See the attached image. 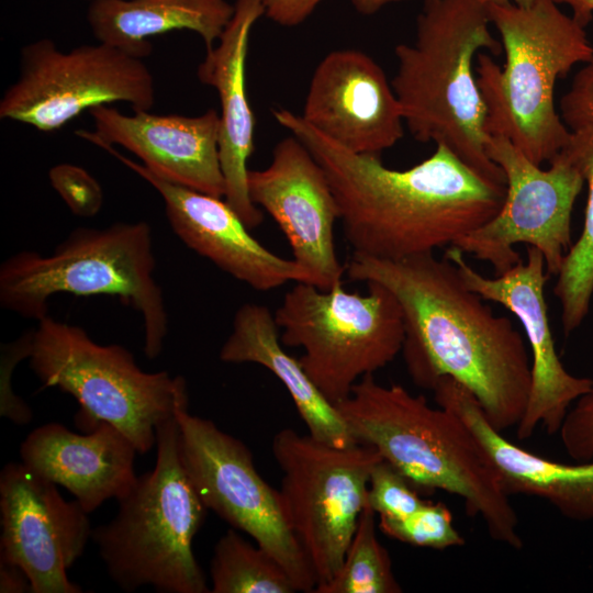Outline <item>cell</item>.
<instances>
[{
    "instance_id": "1",
    "label": "cell",
    "mask_w": 593,
    "mask_h": 593,
    "mask_svg": "<svg viewBox=\"0 0 593 593\" xmlns=\"http://www.w3.org/2000/svg\"><path fill=\"white\" fill-rule=\"evenodd\" d=\"M346 273L392 292L404 320L402 355L412 381L433 390L445 377L465 387L501 433L521 422L529 396L530 354L507 316L496 315L434 253L383 260L353 253Z\"/></svg>"
},
{
    "instance_id": "2",
    "label": "cell",
    "mask_w": 593,
    "mask_h": 593,
    "mask_svg": "<svg viewBox=\"0 0 593 593\" xmlns=\"http://www.w3.org/2000/svg\"><path fill=\"white\" fill-rule=\"evenodd\" d=\"M272 115L325 171L355 254L400 260L434 253L488 222L504 201L505 184L486 179L444 145L411 168L391 169L380 156L343 147L301 114L275 109Z\"/></svg>"
},
{
    "instance_id": "3",
    "label": "cell",
    "mask_w": 593,
    "mask_h": 593,
    "mask_svg": "<svg viewBox=\"0 0 593 593\" xmlns=\"http://www.w3.org/2000/svg\"><path fill=\"white\" fill-rule=\"evenodd\" d=\"M337 411L358 444L374 448L415 488L457 495L495 541L523 547L518 517L485 451L455 413L399 384L361 378Z\"/></svg>"
},
{
    "instance_id": "4",
    "label": "cell",
    "mask_w": 593,
    "mask_h": 593,
    "mask_svg": "<svg viewBox=\"0 0 593 593\" xmlns=\"http://www.w3.org/2000/svg\"><path fill=\"white\" fill-rule=\"evenodd\" d=\"M490 24L486 5L478 0H424L414 41L394 47L391 83L417 142L444 145L486 179L505 184L486 153L485 105L474 65L482 49L494 56L503 51Z\"/></svg>"
},
{
    "instance_id": "5",
    "label": "cell",
    "mask_w": 593,
    "mask_h": 593,
    "mask_svg": "<svg viewBox=\"0 0 593 593\" xmlns=\"http://www.w3.org/2000/svg\"><path fill=\"white\" fill-rule=\"evenodd\" d=\"M505 55L501 67L479 53L475 75L485 105L489 137H505L541 166L568 144L571 132L555 105V86L573 66L589 61L586 32L552 0L529 7L486 5Z\"/></svg>"
},
{
    "instance_id": "6",
    "label": "cell",
    "mask_w": 593,
    "mask_h": 593,
    "mask_svg": "<svg viewBox=\"0 0 593 593\" xmlns=\"http://www.w3.org/2000/svg\"><path fill=\"white\" fill-rule=\"evenodd\" d=\"M176 415L158 425L153 470L119 502L115 516L92 528L111 580L124 592L150 585L161 593H209L192 549L208 508L182 465Z\"/></svg>"
},
{
    "instance_id": "7",
    "label": "cell",
    "mask_w": 593,
    "mask_h": 593,
    "mask_svg": "<svg viewBox=\"0 0 593 593\" xmlns=\"http://www.w3.org/2000/svg\"><path fill=\"white\" fill-rule=\"evenodd\" d=\"M146 222H119L104 228L78 227L49 255L22 250L0 267V304L36 321L56 293L119 296L139 312L144 354L155 359L168 333V316Z\"/></svg>"
},
{
    "instance_id": "8",
    "label": "cell",
    "mask_w": 593,
    "mask_h": 593,
    "mask_svg": "<svg viewBox=\"0 0 593 593\" xmlns=\"http://www.w3.org/2000/svg\"><path fill=\"white\" fill-rule=\"evenodd\" d=\"M37 322L30 367L43 387L58 388L77 400L76 421L86 432L107 422L145 454L156 445L158 425L189 404L181 376L145 372L130 350L100 345L79 326L49 315Z\"/></svg>"
},
{
    "instance_id": "9",
    "label": "cell",
    "mask_w": 593,
    "mask_h": 593,
    "mask_svg": "<svg viewBox=\"0 0 593 593\" xmlns=\"http://www.w3.org/2000/svg\"><path fill=\"white\" fill-rule=\"evenodd\" d=\"M367 286L368 293L360 294L343 284L321 290L296 282L273 314L281 344L304 350L299 362L334 405L402 351L405 326L398 300L380 283Z\"/></svg>"
},
{
    "instance_id": "10",
    "label": "cell",
    "mask_w": 593,
    "mask_h": 593,
    "mask_svg": "<svg viewBox=\"0 0 593 593\" xmlns=\"http://www.w3.org/2000/svg\"><path fill=\"white\" fill-rule=\"evenodd\" d=\"M271 447L282 471L281 510L317 588L343 563L367 504L370 473L382 457L368 445L337 447L292 428L279 430Z\"/></svg>"
},
{
    "instance_id": "11",
    "label": "cell",
    "mask_w": 593,
    "mask_h": 593,
    "mask_svg": "<svg viewBox=\"0 0 593 593\" xmlns=\"http://www.w3.org/2000/svg\"><path fill=\"white\" fill-rule=\"evenodd\" d=\"M155 100L143 58L101 42L65 53L41 38L21 48L19 76L0 100V118L52 132L99 105L126 102L134 112L150 111Z\"/></svg>"
},
{
    "instance_id": "12",
    "label": "cell",
    "mask_w": 593,
    "mask_h": 593,
    "mask_svg": "<svg viewBox=\"0 0 593 593\" xmlns=\"http://www.w3.org/2000/svg\"><path fill=\"white\" fill-rule=\"evenodd\" d=\"M175 415L180 458L205 507L270 553L298 592H314L315 574L284 519L279 492L258 473L248 447L211 419L190 414L189 404Z\"/></svg>"
},
{
    "instance_id": "13",
    "label": "cell",
    "mask_w": 593,
    "mask_h": 593,
    "mask_svg": "<svg viewBox=\"0 0 593 593\" xmlns=\"http://www.w3.org/2000/svg\"><path fill=\"white\" fill-rule=\"evenodd\" d=\"M486 153L505 176L504 201L492 219L450 246L501 275L522 260L514 246L525 244L557 276L572 245V211L585 182L581 170L562 150L541 169L505 137H489Z\"/></svg>"
},
{
    "instance_id": "14",
    "label": "cell",
    "mask_w": 593,
    "mask_h": 593,
    "mask_svg": "<svg viewBox=\"0 0 593 593\" xmlns=\"http://www.w3.org/2000/svg\"><path fill=\"white\" fill-rule=\"evenodd\" d=\"M23 462L0 473V559L23 569L32 593H82L67 570L83 555L92 527L80 503Z\"/></svg>"
},
{
    "instance_id": "15",
    "label": "cell",
    "mask_w": 593,
    "mask_h": 593,
    "mask_svg": "<svg viewBox=\"0 0 593 593\" xmlns=\"http://www.w3.org/2000/svg\"><path fill=\"white\" fill-rule=\"evenodd\" d=\"M526 251L525 260L494 278L472 268L456 247L448 246L444 255L457 266L470 290L504 306L525 331L532 383L525 413L516 426L521 440L528 439L538 426L549 435L559 433L571 406L593 384L591 378L570 373L557 354L545 296L549 273L537 248L527 246Z\"/></svg>"
},
{
    "instance_id": "16",
    "label": "cell",
    "mask_w": 593,
    "mask_h": 593,
    "mask_svg": "<svg viewBox=\"0 0 593 593\" xmlns=\"http://www.w3.org/2000/svg\"><path fill=\"white\" fill-rule=\"evenodd\" d=\"M248 192L279 225L293 260L313 284L321 290L340 286L346 270L334 242L339 211L327 176L307 147L292 134L277 143L271 163L249 170Z\"/></svg>"
},
{
    "instance_id": "17",
    "label": "cell",
    "mask_w": 593,
    "mask_h": 593,
    "mask_svg": "<svg viewBox=\"0 0 593 593\" xmlns=\"http://www.w3.org/2000/svg\"><path fill=\"white\" fill-rule=\"evenodd\" d=\"M301 116L357 154L377 155L404 135L400 102L384 70L356 48L334 49L316 66Z\"/></svg>"
},
{
    "instance_id": "18",
    "label": "cell",
    "mask_w": 593,
    "mask_h": 593,
    "mask_svg": "<svg viewBox=\"0 0 593 593\" xmlns=\"http://www.w3.org/2000/svg\"><path fill=\"white\" fill-rule=\"evenodd\" d=\"M94 145L148 182L164 200L174 233L221 270L257 291L273 290L289 281L313 284L310 273L296 261L284 259L260 244L223 198L164 180L112 145L100 142Z\"/></svg>"
},
{
    "instance_id": "19",
    "label": "cell",
    "mask_w": 593,
    "mask_h": 593,
    "mask_svg": "<svg viewBox=\"0 0 593 593\" xmlns=\"http://www.w3.org/2000/svg\"><path fill=\"white\" fill-rule=\"evenodd\" d=\"M94 131L77 136L120 145L136 155L149 171L169 182L224 198L219 153L220 114L214 109L194 116L138 111L128 115L110 105L89 110Z\"/></svg>"
},
{
    "instance_id": "20",
    "label": "cell",
    "mask_w": 593,
    "mask_h": 593,
    "mask_svg": "<svg viewBox=\"0 0 593 593\" xmlns=\"http://www.w3.org/2000/svg\"><path fill=\"white\" fill-rule=\"evenodd\" d=\"M234 14L216 45L206 49L197 77L220 99L219 153L224 200L248 228L259 226L261 210L248 192L247 161L254 152L255 116L246 90V59L254 24L265 15L260 0H235Z\"/></svg>"
},
{
    "instance_id": "21",
    "label": "cell",
    "mask_w": 593,
    "mask_h": 593,
    "mask_svg": "<svg viewBox=\"0 0 593 593\" xmlns=\"http://www.w3.org/2000/svg\"><path fill=\"white\" fill-rule=\"evenodd\" d=\"M438 406L459 416L485 451L505 493L534 496L566 518L593 522V459L567 465L533 454L495 429L475 398L451 378L433 389Z\"/></svg>"
},
{
    "instance_id": "22",
    "label": "cell",
    "mask_w": 593,
    "mask_h": 593,
    "mask_svg": "<svg viewBox=\"0 0 593 593\" xmlns=\"http://www.w3.org/2000/svg\"><path fill=\"white\" fill-rule=\"evenodd\" d=\"M136 454L131 439L107 422L83 435L47 423L31 432L20 447L21 462L65 488L88 514L130 491L137 479Z\"/></svg>"
},
{
    "instance_id": "23",
    "label": "cell",
    "mask_w": 593,
    "mask_h": 593,
    "mask_svg": "<svg viewBox=\"0 0 593 593\" xmlns=\"http://www.w3.org/2000/svg\"><path fill=\"white\" fill-rule=\"evenodd\" d=\"M270 310L245 303L236 311L232 331L220 350L224 362L260 365L272 372L289 392L299 415L314 438L337 447L357 444L336 406L317 389L299 359L290 356Z\"/></svg>"
},
{
    "instance_id": "24",
    "label": "cell",
    "mask_w": 593,
    "mask_h": 593,
    "mask_svg": "<svg viewBox=\"0 0 593 593\" xmlns=\"http://www.w3.org/2000/svg\"><path fill=\"white\" fill-rule=\"evenodd\" d=\"M234 10L227 0H92L87 21L99 42L144 58L153 49L148 38L171 31H192L212 48Z\"/></svg>"
},
{
    "instance_id": "25",
    "label": "cell",
    "mask_w": 593,
    "mask_h": 593,
    "mask_svg": "<svg viewBox=\"0 0 593 593\" xmlns=\"http://www.w3.org/2000/svg\"><path fill=\"white\" fill-rule=\"evenodd\" d=\"M562 152L579 167L588 183L583 227L562 260L553 288L563 334L569 336L588 316L593 296V132H571Z\"/></svg>"
},
{
    "instance_id": "26",
    "label": "cell",
    "mask_w": 593,
    "mask_h": 593,
    "mask_svg": "<svg viewBox=\"0 0 593 593\" xmlns=\"http://www.w3.org/2000/svg\"><path fill=\"white\" fill-rule=\"evenodd\" d=\"M211 593L298 592L283 567L236 529H227L214 546L210 566Z\"/></svg>"
},
{
    "instance_id": "27",
    "label": "cell",
    "mask_w": 593,
    "mask_h": 593,
    "mask_svg": "<svg viewBox=\"0 0 593 593\" xmlns=\"http://www.w3.org/2000/svg\"><path fill=\"white\" fill-rule=\"evenodd\" d=\"M376 513L366 504L344 560L313 593H401L388 550L377 536Z\"/></svg>"
},
{
    "instance_id": "28",
    "label": "cell",
    "mask_w": 593,
    "mask_h": 593,
    "mask_svg": "<svg viewBox=\"0 0 593 593\" xmlns=\"http://www.w3.org/2000/svg\"><path fill=\"white\" fill-rule=\"evenodd\" d=\"M378 527L387 536L415 547L446 549L466 542L452 524L449 508L440 502L426 501L404 518L379 517Z\"/></svg>"
},
{
    "instance_id": "29",
    "label": "cell",
    "mask_w": 593,
    "mask_h": 593,
    "mask_svg": "<svg viewBox=\"0 0 593 593\" xmlns=\"http://www.w3.org/2000/svg\"><path fill=\"white\" fill-rule=\"evenodd\" d=\"M415 486L391 463L381 459L373 467L367 491V505L383 518H404L425 504Z\"/></svg>"
},
{
    "instance_id": "30",
    "label": "cell",
    "mask_w": 593,
    "mask_h": 593,
    "mask_svg": "<svg viewBox=\"0 0 593 593\" xmlns=\"http://www.w3.org/2000/svg\"><path fill=\"white\" fill-rule=\"evenodd\" d=\"M48 178L75 215L91 217L101 210L102 188L86 169L72 164H59L51 168Z\"/></svg>"
},
{
    "instance_id": "31",
    "label": "cell",
    "mask_w": 593,
    "mask_h": 593,
    "mask_svg": "<svg viewBox=\"0 0 593 593\" xmlns=\"http://www.w3.org/2000/svg\"><path fill=\"white\" fill-rule=\"evenodd\" d=\"M33 329L18 339L1 345L0 371V415L18 425H26L33 418L31 407L18 396L11 387L12 372L22 359H29L32 351Z\"/></svg>"
},
{
    "instance_id": "32",
    "label": "cell",
    "mask_w": 593,
    "mask_h": 593,
    "mask_svg": "<svg viewBox=\"0 0 593 593\" xmlns=\"http://www.w3.org/2000/svg\"><path fill=\"white\" fill-rule=\"evenodd\" d=\"M559 114L570 132H593V56L574 75L560 100Z\"/></svg>"
},
{
    "instance_id": "33",
    "label": "cell",
    "mask_w": 593,
    "mask_h": 593,
    "mask_svg": "<svg viewBox=\"0 0 593 593\" xmlns=\"http://www.w3.org/2000/svg\"><path fill=\"white\" fill-rule=\"evenodd\" d=\"M559 434L566 452L573 460L593 459V384L571 406Z\"/></svg>"
},
{
    "instance_id": "34",
    "label": "cell",
    "mask_w": 593,
    "mask_h": 593,
    "mask_svg": "<svg viewBox=\"0 0 593 593\" xmlns=\"http://www.w3.org/2000/svg\"><path fill=\"white\" fill-rule=\"evenodd\" d=\"M265 15L281 26H296L304 22L325 0H260Z\"/></svg>"
},
{
    "instance_id": "35",
    "label": "cell",
    "mask_w": 593,
    "mask_h": 593,
    "mask_svg": "<svg viewBox=\"0 0 593 593\" xmlns=\"http://www.w3.org/2000/svg\"><path fill=\"white\" fill-rule=\"evenodd\" d=\"M0 592L32 593L29 577L19 566L0 559Z\"/></svg>"
},
{
    "instance_id": "36",
    "label": "cell",
    "mask_w": 593,
    "mask_h": 593,
    "mask_svg": "<svg viewBox=\"0 0 593 593\" xmlns=\"http://www.w3.org/2000/svg\"><path fill=\"white\" fill-rule=\"evenodd\" d=\"M557 4L564 3L572 10V18L583 27L593 19V0H552Z\"/></svg>"
},
{
    "instance_id": "37",
    "label": "cell",
    "mask_w": 593,
    "mask_h": 593,
    "mask_svg": "<svg viewBox=\"0 0 593 593\" xmlns=\"http://www.w3.org/2000/svg\"><path fill=\"white\" fill-rule=\"evenodd\" d=\"M355 10L362 15H372L382 8L409 0H350Z\"/></svg>"
},
{
    "instance_id": "38",
    "label": "cell",
    "mask_w": 593,
    "mask_h": 593,
    "mask_svg": "<svg viewBox=\"0 0 593 593\" xmlns=\"http://www.w3.org/2000/svg\"><path fill=\"white\" fill-rule=\"evenodd\" d=\"M478 1L484 5L513 3L518 7H529L534 3L535 0H478Z\"/></svg>"
},
{
    "instance_id": "39",
    "label": "cell",
    "mask_w": 593,
    "mask_h": 593,
    "mask_svg": "<svg viewBox=\"0 0 593 593\" xmlns=\"http://www.w3.org/2000/svg\"><path fill=\"white\" fill-rule=\"evenodd\" d=\"M90 1H92V0H90Z\"/></svg>"
}]
</instances>
